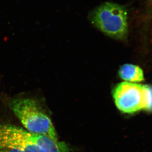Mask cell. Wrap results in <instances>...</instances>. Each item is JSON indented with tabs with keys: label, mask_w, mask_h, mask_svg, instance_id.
<instances>
[{
	"label": "cell",
	"mask_w": 152,
	"mask_h": 152,
	"mask_svg": "<svg viewBox=\"0 0 152 152\" xmlns=\"http://www.w3.org/2000/svg\"></svg>",
	"instance_id": "7"
},
{
	"label": "cell",
	"mask_w": 152,
	"mask_h": 152,
	"mask_svg": "<svg viewBox=\"0 0 152 152\" xmlns=\"http://www.w3.org/2000/svg\"><path fill=\"white\" fill-rule=\"evenodd\" d=\"M127 19L126 7L111 2L98 6L89 15L92 25L109 37L117 39H124L127 37Z\"/></svg>",
	"instance_id": "4"
},
{
	"label": "cell",
	"mask_w": 152,
	"mask_h": 152,
	"mask_svg": "<svg viewBox=\"0 0 152 152\" xmlns=\"http://www.w3.org/2000/svg\"><path fill=\"white\" fill-rule=\"evenodd\" d=\"M11 108L25 129L59 140L50 118L36 100L28 98H16L12 101Z\"/></svg>",
	"instance_id": "2"
},
{
	"label": "cell",
	"mask_w": 152,
	"mask_h": 152,
	"mask_svg": "<svg viewBox=\"0 0 152 152\" xmlns=\"http://www.w3.org/2000/svg\"><path fill=\"white\" fill-rule=\"evenodd\" d=\"M4 148L21 152H69L64 142L8 124L0 126V149Z\"/></svg>",
	"instance_id": "1"
},
{
	"label": "cell",
	"mask_w": 152,
	"mask_h": 152,
	"mask_svg": "<svg viewBox=\"0 0 152 152\" xmlns=\"http://www.w3.org/2000/svg\"><path fill=\"white\" fill-rule=\"evenodd\" d=\"M112 95L115 106L122 113L152 112V86L121 82L114 88Z\"/></svg>",
	"instance_id": "3"
},
{
	"label": "cell",
	"mask_w": 152,
	"mask_h": 152,
	"mask_svg": "<svg viewBox=\"0 0 152 152\" xmlns=\"http://www.w3.org/2000/svg\"><path fill=\"white\" fill-rule=\"evenodd\" d=\"M0 152H21L15 149H10V148H4L0 149Z\"/></svg>",
	"instance_id": "6"
},
{
	"label": "cell",
	"mask_w": 152,
	"mask_h": 152,
	"mask_svg": "<svg viewBox=\"0 0 152 152\" xmlns=\"http://www.w3.org/2000/svg\"><path fill=\"white\" fill-rule=\"evenodd\" d=\"M118 75L124 82L139 83L144 80L143 71L139 66L125 64L120 67Z\"/></svg>",
	"instance_id": "5"
}]
</instances>
